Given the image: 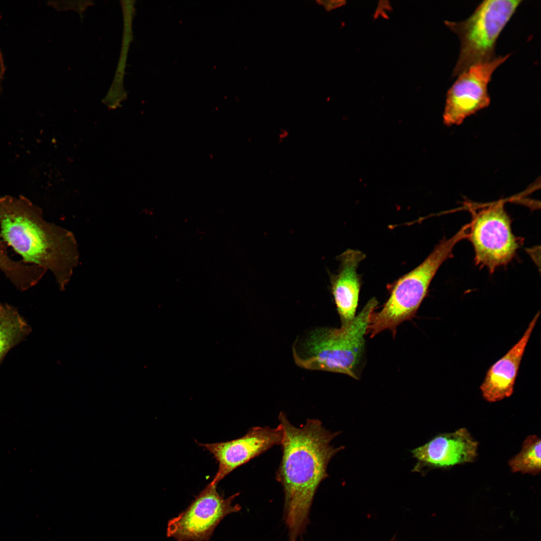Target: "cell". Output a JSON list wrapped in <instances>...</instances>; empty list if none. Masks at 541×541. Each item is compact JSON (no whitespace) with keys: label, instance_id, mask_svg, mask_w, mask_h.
I'll list each match as a JSON object with an SVG mask.
<instances>
[{"label":"cell","instance_id":"obj_1","mask_svg":"<svg viewBox=\"0 0 541 541\" xmlns=\"http://www.w3.org/2000/svg\"><path fill=\"white\" fill-rule=\"evenodd\" d=\"M279 420L283 432L282 457L276 477L284 489V518L289 541H297L309 524L317 489L328 477L330 460L345 447L331 444L340 433L327 430L318 419H308L296 427L280 412Z\"/></svg>","mask_w":541,"mask_h":541},{"label":"cell","instance_id":"obj_2","mask_svg":"<svg viewBox=\"0 0 541 541\" xmlns=\"http://www.w3.org/2000/svg\"><path fill=\"white\" fill-rule=\"evenodd\" d=\"M0 238L24 263L49 270L61 290L79 262L73 233L45 220L42 209L24 196L0 197Z\"/></svg>","mask_w":541,"mask_h":541},{"label":"cell","instance_id":"obj_3","mask_svg":"<svg viewBox=\"0 0 541 541\" xmlns=\"http://www.w3.org/2000/svg\"><path fill=\"white\" fill-rule=\"evenodd\" d=\"M377 305L372 298L349 324L340 328H318L298 338L293 347L296 364L305 369L342 373L357 379L365 335Z\"/></svg>","mask_w":541,"mask_h":541},{"label":"cell","instance_id":"obj_4","mask_svg":"<svg viewBox=\"0 0 541 541\" xmlns=\"http://www.w3.org/2000/svg\"><path fill=\"white\" fill-rule=\"evenodd\" d=\"M468 228L466 224L450 238H443L421 264L390 286L389 297L382 309L370 315L367 334L373 338L389 330L395 336L397 327L414 317L439 268L452 257L455 245L467 237Z\"/></svg>","mask_w":541,"mask_h":541},{"label":"cell","instance_id":"obj_5","mask_svg":"<svg viewBox=\"0 0 541 541\" xmlns=\"http://www.w3.org/2000/svg\"><path fill=\"white\" fill-rule=\"evenodd\" d=\"M522 1H483L473 14L461 22L445 21L460 42L457 63L453 71L455 77L475 64L494 57L497 40Z\"/></svg>","mask_w":541,"mask_h":541},{"label":"cell","instance_id":"obj_6","mask_svg":"<svg viewBox=\"0 0 541 541\" xmlns=\"http://www.w3.org/2000/svg\"><path fill=\"white\" fill-rule=\"evenodd\" d=\"M511 220L502 201L472 212L467 237L474 251V262L490 273L509 263L521 240L513 233Z\"/></svg>","mask_w":541,"mask_h":541},{"label":"cell","instance_id":"obj_7","mask_svg":"<svg viewBox=\"0 0 541 541\" xmlns=\"http://www.w3.org/2000/svg\"><path fill=\"white\" fill-rule=\"evenodd\" d=\"M217 485L211 481L187 508L168 521V537L177 541L208 540L224 517L240 510V505L232 504L239 493L224 498Z\"/></svg>","mask_w":541,"mask_h":541},{"label":"cell","instance_id":"obj_8","mask_svg":"<svg viewBox=\"0 0 541 541\" xmlns=\"http://www.w3.org/2000/svg\"><path fill=\"white\" fill-rule=\"evenodd\" d=\"M510 55L495 57L474 65L458 75L446 94L443 115L444 124L460 125L467 117L489 105L488 83L494 71Z\"/></svg>","mask_w":541,"mask_h":541},{"label":"cell","instance_id":"obj_9","mask_svg":"<svg viewBox=\"0 0 541 541\" xmlns=\"http://www.w3.org/2000/svg\"><path fill=\"white\" fill-rule=\"evenodd\" d=\"M283 435L280 424L276 428L254 426L243 436L234 440L198 444L212 454L217 461L218 470L211 481L218 484L239 466L272 447L281 445Z\"/></svg>","mask_w":541,"mask_h":541},{"label":"cell","instance_id":"obj_10","mask_svg":"<svg viewBox=\"0 0 541 541\" xmlns=\"http://www.w3.org/2000/svg\"><path fill=\"white\" fill-rule=\"evenodd\" d=\"M478 446V442L465 428L439 434L411 451L417 461L412 471L422 473L472 462L477 456Z\"/></svg>","mask_w":541,"mask_h":541},{"label":"cell","instance_id":"obj_11","mask_svg":"<svg viewBox=\"0 0 541 541\" xmlns=\"http://www.w3.org/2000/svg\"><path fill=\"white\" fill-rule=\"evenodd\" d=\"M539 315L538 312L517 342L488 369L480 387L486 401H499L510 397L513 393L519 366Z\"/></svg>","mask_w":541,"mask_h":541},{"label":"cell","instance_id":"obj_12","mask_svg":"<svg viewBox=\"0 0 541 541\" xmlns=\"http://www.w3.org/2000/svg\"><path fill=\"white\" fill-rule=\"evenodd\" d=\"M365 257L359 250L347 249L337 257L340 263L338 273L330 277L331 292L341 326L349 324L356 316L361 286L357 269Z\"/></svg>","mask_w":541,"mask_h":541},{"label":"cell","instance_id":"obj_13","mask_svg":"<svg viewBox=\"0 0 541 541\" xmlns=\"http://www.w3.org/2000/svg\"><path fill=\"white\" fill-rule=\"evenodd\" d=\"M31 332L30 326L17 309L0 303V362L8 352Z\"/></svg>","mask_w":541,"mask_h":541},{"label":"cell","instance_id":"obj_14","mask_svg":"<svg viewBox=\"0 0 541 541\" xmlns=\"http://www.w3.org/2000/svg\"><path fill=\"white\" fill-rule=\"evenodd\" d=\"M7 244L0 239V269L17 289L24 291L37 285L47 270L35 265L12 259Z\"/></svg>","mask_w":541,"mask_h":541},{"label":"cell","instance_id":"obj_15","mask_svg":"<svg viewBox=\"0 0 541 541\" xmlns=\"http://www.w3.org/2000/svg\"><path fill=\"white\" fill-rule=\"evenodd\" d=\"M540 439L536 435L527 436L521 451L509 460L508 465L513 472L535 475L540 472Z\"/></svg>","mask_w":541,"mask_h":541},{"label":"cell","instance_id":"obj_16","mask_svg":"<svg viewBox=\"0 0 541 541\" xmlns=\"http://www.w3.org/2000/svg\"><path fill=\"white\" fill-rule=\"evenodd\" d=\"M316 2L318 4L323 6L327 12H330L334 9L341 7L345 5L346 3V1L342 0L317 1Z\"/></svg>","mask_w":541,"mask_h":541},{"label":"cell","instance_id":"obj_17","mask_svg":"<svg viewBox=\"0 0 541 541\" xmlns=\"http://www.w3.org/2000/svg\"><path fill=\"white\" fill-rule=\"evenodd\" d=\"M6 67L2 52L0 49V94L3 90L2 83L4 79Z\"/></svg>","mask_w":541,"mask_h":541},{"label":"cell","instance_id":"obj_18","mask_svg":"<svg viewBox=\"0 0 541 541\" xmlns=\"http://www.w3.org/2000/svg\"><path fill=\"white\" fill-rule=\"evenodd\" d=\"M390 541H396V540L395 539V537L394 536L390 539Z\"/></svg>","mask_w":541,"mask_h":541}]
</instances>
